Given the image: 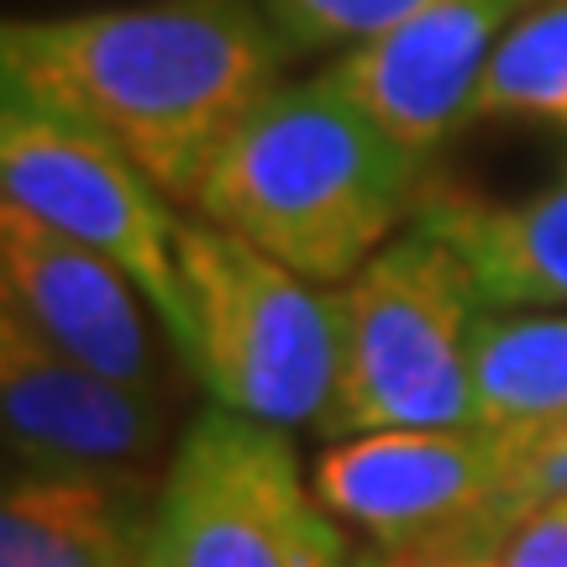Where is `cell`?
I'll return each instance as SVG.
<instances>
[{
	"label": "cell",
	"instance_id": "obj_1",
	"mask_svg": "<svg viewBox=\"0 0 567 567\" xmlns=\"http://www.w3.org/2000/svg\"><path fill=\"white\" fill-rule=\"evenodd\" d=\"M295 59L258 0H132L0 27V80L116 142L168 200Z\"/></svg>",
	"mask_w": 567,
	"mask_h": 567
},
{
	"label": "cell",
	"instance_id": "obj_2",
	"mask_svg": "<svg viewBox=\"0 0 567 567\" xmlns=\"http://www.w3.org/2000/svg\"><path fill=\"white\" fill-rule=\"evenodd\" d=\"M425 184L431 163L400 147L321 69L279 80L226 132L189 205L331 289L415 221Z\"/></svg>",
	"mask_w": 567,
	"mask_h": 567
},
{
	"label": "cell",
	"instance_id": "obj_3",
	"mask_svg": "<svg viewBox=\"0 0 567 567\" xmlns=\"http://www.w3.org/2000/svg\"><path fill=\"white\" fill-rule=\"evenodd\" d=\"M337 373L316 436L347 442L400 425H473L467 342L478 289L452 247L410 221L352 279L326 289Z\"/></svg>",
	"mask_w": 567,
	"mask_h": 567
},
{
	"label": "cell",
	"instance_id": "obj_4",
	"mask_svg": "<svg viewBox=\"0 0 567 567\" xmlns=\"http://www.w3.org/2000/svg\"><path fill=\"white\" fill-rule=\"evenodd\" d=\"M189 305L184 363L210 405L268 425H316L331 400L337 342L321 284L268 258L226 226L179 216L174 226Z\"/></svg>",
	"mask_w": 567,
	"mask_h": 567
},
{
	"label": "cell",
	"instance_id": "obj_5",
	"mask_svg": "<svg viewBox=\"0 0 567 567\" xmlns=\"http://www.w3.org/2000/svg\"><path fill=\"white\" fill-rule=\"evenodd\" d=\"M0 200L48 221L116 264L153 305L174 352L189 342V305L174 226L179 210L116 142L6 90L0 101Z\"/></svg>",
	"mask_w": 567,
	"mask_h": 567
},
{
	"label": "cell",
	"instance_id": "obj_6",
	"mask_svg": "<svg viewBox=\"0 0 567 567\" xmlns=\"http://www.w3.org/2000/svg\"><path fill=\"white\" fill-rule=\"evenodd\" d=\"M310 505L284 425L205 405L168 452L153 515L158 567H289Z\"/></svg>",
	"mask_w": 567,
	"mask_h": 567
},
{
	"label": "cell",
	"instance_id": "obj_7",
	"mask_svg": "<svg viewBox=\"0 0 567 567\" xmlns=\"http://www.w3.org/2000/svg\"><path fill=\"white\" fill-rule=\"evenodd\" d=\"M505 473L509 446L478 425H400L326 442L310 494L363 547L431 551L499 520Z\"/></svg>",
	"mask_w": 567,
	"mask_h": 567
},
{
	"label": "cell",
	"instance_id": "obj_8",
	"mask_svg": "<svg viewBox=\"0 0 567 567\" xmlns=\"http://www.w3.org/2000/svg\"><path fill=\"white\" fill-rule=\"evenodd\" d=\"M0 421L17 473H84L132 488H158L153 467L168 452L174 400L126 389L69 358L0 300Z\"/></svg>",
	"mask_w": 567,
	"mask_h": 567
},
{
	"label": "cell",
	"instance_id": "obj_9",
	"mask_svg": "<svg viewBox=\"0 0 567 567\" xmlns=\"http://www.w3.org/2000/svg\"><path fill=\"white\" fill-rule=\"evenodd\" d=\"M0 300L17 305L48 342L126 389L174 400L158 316L116 264L0 200Z\"/></svg>",
	"mask_w": 567,
	"mask_h": 567
},
{
	"label": "cell",
	"instance_id": "obj_10",
	"mask_svg": "<svg viewBox=\"0 0 567 567\" xmlns=\"http://www.w3.org/2000/svg\"><path fill=\"white\" fill-rule=\"evenodd\" d=\"M530 6L536 0H431L394 32L337 53L326 74L400 147L431 163L473 122L488 59Z\"/></svg>",
	"mask_w": 567,
	"mask_h": 567
},
{
	"label": "cell",
	"instance_id": "obj_11",
	"mask_svg": "<svg viewBox=\"0 0 567 567\" xmlns=\"http://www.w3.org/2000/svg\"><path fill=\"white\" fill-rule=\"evenodd\" d=\"M415 226L452 247L488 310H567V163L515 205L425 184Z\"/></svg>",
	"mask_w": 567,
	"mask_h": 567
},
{
	"label": "cell",
	"instance_id": "obj_12",
	"mask_svg": "<svg viewBox=\"0 0 567 567\" xmlns=\"http://www.w3.org/2000/svg\"><path fill=\"white\" fill-rule=\"evenodd\" d=\"M473 425L520 446L567 421V310H478L467 342Z\"/></svg>",
	"mask_w": 567,
	"mask_h": 567
},
{
	"label": "cell",
	"instance_id": "obj_13",
	"mask_svg": "<svg viewBox=\"0 0 567 567\" xmlns=\"http://www.w3.org/2000/svg\"><path fill=\"white\" fill-rule=\"evenodd\" d=\"M163 488V484H158ZM158 488L84 473H6L0 567H63L158 505Z\"/></svg>",
	"mask_w": 567,
	"mask_h": 567
},
{
	"label": "cell",
	"instance_id": "obj_14",
	"mask_svg": "<svg viewBox=\"0 0 567 567\" xmlns=\"http://www.w3.org/2000/svg\"><path fill=\"white\" fill-rule=\"evenodd\" d=\"M473 122L567 126V0H536L494 48Z\"/></svg>",
	"mask_w": 567,
	"mask_h": 567
},
{
	"label": "cell",
	"instance_id": "obj_15",
	"mask_svg": "<svg viewBox=\"0 0 567 567\" xmlns=\"http://www.w3.org/2000/svg\"><path fill=\"white\" fill-rule=\"evenodd\" d=\"M284 48L300 53H347L410 21L431 0H258Z\"/></svg>",
	"mask_w": 567,
	"mask_h": 567
},
{
	"label": "cell",
	"instance_id": "obj_16",
	"mask_svg": "<svg viewBox=\"0 0 567 567\" xmlns=\"http://www.w3.org/2000/svg\"><path fill=\"white\" fill-rule=\"evenodd\" d=\"M567 499V421L530 436V442L509 446V473H505V499H499V520L515 526L526 509Z\"/></svg>",
	"mask_w": 567,
	"mask_h": 567
},
{
	"label": "cell",
	"instance_id": "obj_17",
	"mask_svg": "<svg viewBox=\"0 0 567 567\" xmlns=\"http://www.w3.org/2000/svg\"><path fill=\"white\" fill-rule=\"evenodd\" d=\"M499 567H567V499L526 509L509 526Z\"/></svg>",
	"mask_w": 567,
	"mask_h": 567
},
{
	"label": "cell",
	"instance_id": "obj_18",
	"mask_svg": "<svg viewBox=\"0 0 567 567\" xmlns=\"http://www.w3.org/2000/svg\"><path fill=\"white\" fill-rule=\"evenodd\" d=\"M289 567H358V542H352V530H347L342 520H331V515L316 505V494H310V505H305V515H300Z\"/></svg>",
	"mask_w": 567,
	"mask_h": 567
},
{
	"label": "cell",
	"instance_id": "obj_19",
	"mask_svg": "<svg viewBox=\"0 0 567 567\" xmlns=\"http://www.w3.org/2000/svg\"><path fill=\"white\" fill-rule=\"evenodd\" d=\"M153 515H158V505L147 509L142 520H132V526H122L116 536L95 542L90 551H80L74 563H63V567H153Z\"/></svg>",
	"mask_w": 567,
	"mask_h": 567
},
{
	"label": "cell",
	"instance_id": "obj_20",
	"mask_svg": "<svg viewBox=\"0 0 567 567\" xmlns=\"http://www.w3.org/2000/svg\"><path fill=\"white\" fill-rule=\"evenodd\" d=\"M505 536H509V526H499V520L473 526V530H463V536L442 542V547L421 551V567H499V557H505Z\"/></svg>",
	"mask_w": 567,
	"mask_h": 567
},
{
	"label": "cell",
	"instance_id": "obj_21",
	"mask_svg": "<svg viewBox=\"0 0 567 567\" xmlns=\"http://www.w3.org/2000/svg\"><path fill=\"white\" fill-rule=\"evenodd\" d=\"M358 567H421V551H384V547H358Z\"/></svg>",
	"mask_w": 567,
	"mask_h": 567
},
{
	"label": "cell",
	"instance_id": "obj_22",
	"mask_svg": "<svg viewBox=\"0 0 567 567\" xmlns=\"http://www.w3.org/2000/svg\"><path fill=\"white\" fill-rule=\"evenodd\" d=\"M153 567H158V563H153Z\"/></svg>",
	"mask_w": 567,
	"mask_h": 567
}]
</instances>
